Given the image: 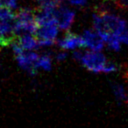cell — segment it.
<instances>
[{
    "label": "cell",
    "mask_w": 128,
    "mask_h": 128,
    "mask_svg": "<svg viewBox=\"0 0 128 128\" xmlns=\"http://www.w3.org/2000/svg\"><path fill=\"white\" fill-rule=\"evenodd\" d=\"M93 24L97 33L116 34L120 36L126 30V22L123 18L109 12L108 10L99 9L93 15Z\"/></svg>",
    "instance_id": "1"
},
{
    "label": "cell",
    "mask_w": 128,
    "mask_h": 128,
    "mask_svg": "<svg viewBox=\"0 0 128 128\" xmlns=\"http://www.w3.org/2000/svg\"><path fill=\"white\" fill-rule=\"evenodd\" d=\"M35 17L36 15L34 14V12L31 9H19L15 13L14 19V30L16 33L26 32L35 34L38 29Z\"/></svg>",
    "instance_id": "2"
},
{
    "label": "cell",
    "mask_w": 128,
    "mask_h": 128,
    "mask_svg": "<svg viewBox=\"0 0 128 128\" xmlns=\"http://www.w3.org/2000/svg\"><path fill=\"white\" fill-rule=\"evenodd\" d=\"M81 63L87 70L94 73H99L104 72V68L107 63L106 58L100 52H88L83 54Z\"/></svg>",
    "instance_id": "3"
},
{
    "label": "cell",
    "mask_w": 128,
    "mask_h": 128,
    "mask_svg": "<svg viewBox=\"0 0 128 128\" xmlns=\"http://www.w3.org/2000/svg\"><path fill=\"white\" fill-rule=\"evenodd\" d=\"M59 26L57 23H52L46 26H39L35 32V37L39 40L40 46H50L55 44L58 34Z\"/></svg>",
    "instance_id": "4"
},
{
    "label": "cell",
    "mask_w": 128,
    "mask_h": 128,
    "mask_svg": "<svg viewBox=\"0 0 128 128\" xmlns=\"http://www.w3.org/2000/svg\"><path fill=\"white\" fill-rule=\"evenodd\" d=\"M39 58V56L32 52H23L20 54L16 55V59H17L19 66L32 75L37 73L38 68L36 67V62Z\"/></svg>",
    "instance_id": "5"
},
{
    "label": "cell",
    "mask_w": 128,
    "mask_h": 128,
    "mask_svg": "<svg viewBox=\"0 0 128 128\" xmlns=\"http://www.w3.org/2000/svg\"><path fill=\"white\" fill-rule=\"evenodd\" d=\"M55 18L59 28L63 30H68L75 20V12L66 6H61L55 10Z\"/></svg>",
    "instance_id": "6"
},
{
    "label": "cell",
    "mask_w": 128,
    "mask_h": 128,
    "mask_svg": "<svg viewBox=\"0 0 128 128\" xmlns=\"http://www.w3.org/2000/svg\"><path fill=\"white\" fill-rule=\"evenodd\" d=\"M58 44L62 49L64 50H74L86 46L83 37H80L68 30H67L64 37L58 42Z\"/></svg>",
    "instance_id": "7"
},
{
    "label": "cell",
    "mask_w": 128,
    "mask_h": 128,
    "mask_svg": "<svg viewBox=\"0 0 128 128\" xmlns=\"http://www.w3.org/2000/svg\"><path fill=\"white\" fill-rule=\"evenodd\" d=\"M83 37L84 40L86 43V46L88 48L94 52H101V50L104 48V41L100 37L96 30H86L83 32Z\"/></svg>",
    "instance_id": "8"
},
{
    "label": "cell",
    "mask_w": 128,
    "mask_h": 128,
    "mask_svg": "<svg viewBox=\"0 0 128 128\" xmlns=\"http://www.w3.org/2000/svg\"><path fill=\"white\" fill-rule=\"evenodd\" d=\"M14 42L17 43L24 51H32V50L38 49L40 46L37 38L32 36L30 33L17 37Z\"/></svg>",
    "instance_id": "9"
},
{
    "label": "cell",
    "mask_w": 128,
    "mask_h": 128,
    "mask_svg": "<svg viewBox=\"0 0 128 128\" xmlns=\"http://www.w3.org/2000/svg\"><path fill=\"white\" fill-rule=\"evenodd\" d=\"M36 67L39 69L45 70V71H49L51 70L52 67V60H51V57H50L48 54H45V55L39 57V58L38 59V61L36 62Z\"/></svg>",
    "instance_id": "10"
},
{
    "label": "cell",
    "mask_w": 128,
    "mask_h": 128,
    "mask_svg": "<svg viewBox=\"0 0 128 128\" xmlns=\"http://www.w3.org/2000/svg\"><path fill=\"white\" fill-rule=\"evenodd\" d=\"M120 42L121 40L119 38V36L116 35V34H110L109 37L105 40V43L108 44V46L114 51L120 50Z\"/></svg>",
    "instance_id": "11"
},
{
    "label": "cell",
    "mask_w": 128,
    "mask_h": 128,
    "mask_svg": "<svg viewBox=\"0 0 128 128\" xmlns=\"http://www.w3.org/2000/svg\"><path fill=\"white\" fill-rule=\"evenodd\" d=\"M63 0H37L39 9H56Z\"/></svg>",
    "instance_id": "12"
},
{
    "label": "cell",
    "mask_w": 128,
    "mask_h": 128,
    "mask_svg": "<svg viewBox=\"0 0 128 128\" xmlns=\"http://www.w3.org/2000/svg\"><path fill=\"white\" fill-rule=\"evenodd\" d=\"M15 19V13H13L12 9L5 6L0 8V20L5 21H14Z\"/></svg>",
    "instance_id": "13"
},
{
    "label": "cell",
    "mask_w": 128,
    "mask_h": 128,
    "mask_svg": "<svg viewBox=\"0 0 128 128\" xmlns=\"http://www.w3.org/2000/svg\"><path fill=\"white\" fill-rule=\"evenodd\" d=\"M112 89L114 91L115 96L118 100H123L125 98V90H124L123 86H119V84H115V86H112Z\"/></svg>",
    "instance_id": "14"
},
{
    "label": "cell",
    "mask_w": 128,
    "mask_h": 128,
    "mask_svg": "<svg viewBox=\"0 0 128 128\" xmlns=\"http://www.w3.org/2000/svg\"><path fill=\"white\" fill-rule=\"evenodd\" d=\"M117 66L112 62H107L104 66V72H105V73H110V72H113L117 71Z\"/></svg>",
    "instance_id": "15"
},
{
    "label": "cell",
    "mask_w": 128,
    "mask_h": 128,
    "mask_svg": "<svg viewBox=\"0 0 128 128\" xmlns=\"http://www.w3.org/2000/svg\"><path fill=\"white\" fill-rule=\"evenodd\" d=\"M119 9L128 10V0H113Z\"/></svg>",
    "instance_id": "16"
},
{
    "label": "cell",
    "mask_w": 128,
    "mask_h": 128,
    "mask_svg": "<svg viewBox=\"0 0 128 128\" xmlns=\"http://www.w3.org/2000/svg\"><path fill=\"white\" fill-rule=\"evenodd\" d=\"M72 5H75V6H83L86 3L87 0H68Z\"/></svg>",
    "instance_id": "17"
},
{
    "label": "cell",
    "mask_w": 128,
    "mask_h": 128,
    "mask_svg": "<svg viewBox=\"0 0 128 128\" xmlns=\"http://www.w3.org/2000/svg\"><path fill=\"white\" fill-rule=\"evenodd\" d=\"M119 38H120V40H121V42L128 44V30L127 29L123 32V33L120 34Z\"/></svg>",
    "instance_id": "18"
},
{
    "label": "cell",
    "mask_w": 128,
    "mask_h": 128,
    "mask_svg": "<svg viewBox=\"0 0 128 128\" xmlns=\"http://www.w3.org/2000/svg\"><path fill=\"white\" fill-rule=\"evenodd\" d=\"M68 57V54L66 52H60L58 55L56 56V59L58 61H62L64 59H66V58Z\"/></svg>",
    "instance_id": "19"
},
{
    "label": "cell",
    "mask_w": 128,
    "mask_h": 128,
    "mask_svg": "<svg viewBox=\"0 0 128 128\" xmlns=\"http://www.w3.org/2000/svg\"><path fill=\"white\" fill-rule=\"evenodd\" d=\"M82 56H83V54H82V52L79 51H75L73 54L74 58L76 59V60H80V61H81V59H82Z\"/></svg>",
    "instance_id": "20"
},
{
    "label": "cell",
    "mask_w": 128,
    "mask_h": 128,
    "mask_svg": "<svg viewBox=\"0 0 128 128\" xmlns=\"http://www.w3.org/2000/svg\"><path fill=\"white\" fill-rule=\"evenodd\" d=\"M3 5H4V1L3 0H0V8L3 7Z\"/></svg>",
    "instance_id": "21"
},
{
    "label": "cell",
    "mask_w": 128,
    "mask_h": 128,
    "mask_svg": "<svg viewBox=\"0 0 128 128\" xmlns=\"http://www.w3.org/2000/svg\"><path fill=\"white\" fill-rule=\"evenodd\" d=\"M127 102H128V98H127Z\"/></svg>",
    "instance_id": "22"
}]
</instances>
